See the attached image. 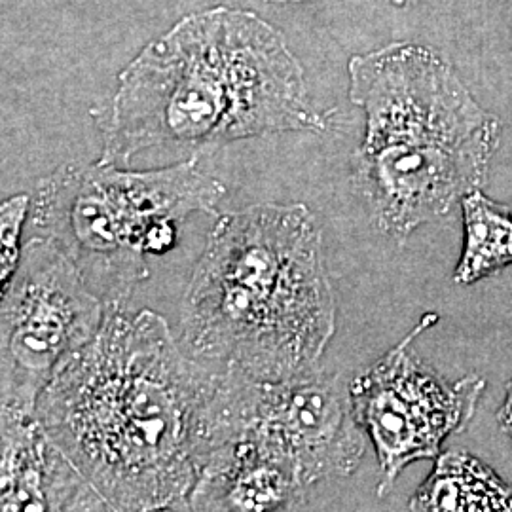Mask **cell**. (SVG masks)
Masks as SVG:
<instances>
[{
    "label": "cell",
    "instance_id": "cell-7",
    "mask_svg": "<svg viewBox=\"0 0 512 512\" xmlns=\"http://www.w3.org/2000/svg\"><path fill=\"white\" fill-rule=\"evenodd\" d=\"M107 304L54 239L23 245L18 270L2 289L0 403L25 412L105 323Z\"/></svg>",
    "mask_w": 512,
    "mask_h": 512
},
{
    "label": "cell",
    "instance_id": "cell-15",
    "mask_svg": "<svg viewBox=\"0 0 512 512\" xmlns=\"http://www.w3.org/2000/svg\"><path fill=\"white\" fill-rule=\"evenodd\" d=\"M270 4H304V2H311V0H266Z\"/></svg>",
    "mask_w": 512,
    "mask_h": 512
},
{
    "label": "cell",
    "instance_id": "cell-4",
    "mask_svg": "<svg viewBox=\"0 0 512 512\" xmlns=\"http://www.w3.org/2000/svg\"><path fill=\"white\" fill-rule=\"evenodd\" d=\"M349 101L365 114L355 184L385 236L403 243L482 190L499 147V118L448 59L393 42L348 63Z\"/></svg>",
    "mask_w": 512,
    "mask_h": 512
},
{
    "label": "cell",
    "instance_id": "cell-5",
    "mask_svg": "<svg viewBox=\"0 0 512 512\" xmlns=\"http://www.w3.org/2000/svg\"><path fill=\"white\" fill-rule=\"evenodd\" d=\"M226 188L198 158L152 171L65 164L37 184L31 222L71 256L107 306H126L147 279V256L164 255L192 213L217 215Z\"/></svg>",
    "mask_w": 512,
    "mask_h": 512
},
{
    "label": "cell",
    "instance_id": "cell-6",
    "mask_svg": "<svg viewBox=\"0 0 512 512\" xmlns=\"http://www.w3.org/2000/svg\"><path fill=\"white\" fill-rule=\"evenodd\" d=\"M236 440L289 461L308 488L351 475L366 448L351 387L319 368L285 380H258L236 368L219 374L209 408L211 454Z\"/></svg>",
    "mask_w": 512,
    "mask_h": 512
},
{
    "label": "cell",
    "instance_id": "cell-9",
    "mask_svg": "<svg viewBox=\"0 0 512 512\" xmlns=\"http://www.w3.org/2000/svg\"><path fill=\"white\" fill-rule=\"evenodd\" d=\"M0 427L2 511H109L35 412L2 406Z\"/></svg>",
    "mask_w": 512,
    "mask_h": 512
},
{
    "label": "cell",
    "instance_id": "cell-14",
    "mask_svg": "<svg viewBox=\"0 0 512 512\" xmlns=\"http://www.w3.org/2000/svg\"><path fill=\"white\" fill-rule=\"evenodd\" d=\"M497 423H499L501 431L512 440V380L507 385L505 399H503V404H501L499 414H497Z\"/></svg>",
    "mask_w": 512,
    "mask_h": 512
},
{
    "label": "cell",
    "instance_id": "cell-2",
    "mask_svg": "<svg viewBox=\"0 0 512 512\" xmlns=\"http://www.w3.org/2000/svg\"><path fill=\"white\" fill-rule=\"evenodd\" d=\"M285 35L251 10L188 14L118 74L101 114V164L156 147H222L270 133L330 128Z\"/></svg>",
    "mask_w": 512,
    "mask_h": 512
},
{
    "label": "cell",
    "instance_id": "cell-13",
    "mask_svg": "<svg viewBox=\"0 0 512 512\" xmlns=\"http://www.w3.org/2000/svg\"><path fill=\"white\" fill-rule=\"evenodd\" d=\"M31 215V196L18 194L0 205V281L2 289L12 281L21 260V230Z\"/></svg>",
    "mask_w": 512,
    "mask_h": 512
},
{
    "label": "cell",
    "instance_id": "cell-11",
    "mask_svg": "<svg viewBox=\"0 0 512 512\" xmlns=\"http://www.w3.org/2000/svg\"><path fill=\"white\" fill-rule=\"evenodd\" d=\"M414 512L512 511V486L463 450L440 452L431 475L410 497Z\"/></svg>",
    "mask_w": 512,
    "mask_h": 512
},
{
    "label": "cell",
    "instance_id": "cell-1",
    "mask_svg": "<svg viewBox=\"0 0 512 512\" xmlns=\"http://www.w3.org/2000/svg\"><path fill=\"white\" fill-rule=\"evenodd\" d=\"M217 382L162 315L107 306L99 334L44 389L35 414L109 511H190L211 454Z\"/></svg>",
    "mask_w": 512,
    "mask_h": 512
},
{
    "label": "cell",
    "instance_id": "cell-3",
    "mask_svg": "<svg viewBox=\"0 0 512 512\" xmlns=\"http://www.w3.org/2000/svg\"><path fill=\"white\" fill-rule=\"evenodd\" d=\"M183 348L258 380L317 368L336 330L323 236L304 203L220 215L183 306Z\"/></svg>",
    "mask_w": 512,
    "mask_h": 512
},
{
    "label": "cell",
    "instance_id": "cell-12",
    "mask_svg": "<svg viewBox=\"0 0 512 512\" xmlns=\"http://www.w3.org/2000/svg\"><path fill=\"white\" fill-rule=\"evenodd\" d=\"M463 251L454 281L473 285L512 264V215L482 190L461 200Z\"/></svg>",
    "mask_w": 512,
    "mask_h": 512
},
{
    "label": "cell",
    "instance_id": "cell-8",
    "mask_svg": "<svg viewBox=\"0 0 512 512\" xmlns=\"http://www.w3.org/2000/svg\"><path fill=\"white\" fill-rule=\"evenodd\" d=\"M437 319L425 313L416 329L349 384L355 416L374 444L382 471L380 495L410 463L437 458L444 442L473 420L486 389L478 374L450 384L412 353L416 336Z\"/></svg>",
    "mask_w": 512,
    "mask_h": 512
},
{
    "label": "cell",
    "instance_id": "cell-10",
    "mask_svg": "<svg viewBox=\"0 0 512 512\" xmlns=\"http://www.w3.org/2000/svg\"><path fill=\"white\" fill-rule=\"evenodd\" d=\"M306 492L289 461L253 440H236L207 459L190 495V511H296L304 507Z\"/></svg>",
    "mask_w": 512,
    "mask_h": 512
}]
</instances>
